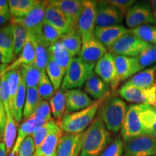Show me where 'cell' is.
Instances as JSON below:
<instances>
[{"instance_id":"obj_29","label":"cell","mask_w":156,"mask_h":156,"mask_svg":"<svg viewBox=\"0 0 156 156\" xmlns=\"http://www.w3.org/2000/svg\"><path fill=\"white\" fill-rule=\"evenodd\" d=\"M38 2V0H9L8 3L10 12V20L26 16Z\"/></svg>"},{"instance_id":"obj_50","label":"cell","mask_w":156,"mask_h":156,"mask_svg":"<svg viewBox=\"0 0 156 156\" xmlns=\"http://www.w3.org/2000/svg\"><path fill=\"white\" fill-rule=\"evenodd\" d=\"M7 148L4 142H0V156H7Z\"/></svg>"},{"instance_id":"obj_60","label":"cell","mask_w":156,"mask_h":156,"mask_svg":"<svg viewBox=\"0 0 156 156\" xmlns=\"http://www.w3.org/2000/svg\"><path fill=\"white\" fill-rule=\"evenodd\" d=\"M153 156H156V155H153Z\"/></svg>"},{"instance_id":"obj_52","label":"cell","mask_w":156,"mask_h":156,"mask_svg":"<svg viewBox=\"0 0 156 156\" xmlns=\"http://www.w3.org/2000/svg\"><path fill=\"white\" fill-rule=\"evenodd\" d=\"M8 22H10V20L0 14V26H5V25H7Z\"/></svg>"},{"instance_id":"obj_40","label":"cell","mask_w":156,"mask_h":156,"mask_svg":"<svg viewBox=\"0 0 156 156\" xmlns=\"http://www.w3.org/2000/svg\"><path fill=\"white\" fill-rule=\"evenodd\" d=\"M143 116L147 135L156 134V106L143 104Z\"/></svg>"},{"instance_id":"obj_56","label":"cell","mask_w":156,"mask_h":156,"mask_svg":"<svg viewBox=\"0 0 156 156\" xmlns=\"http://www.w3.org/2000/svg\"><path fill=\"white\" fill-rule=\"evenodd\" d=\"M0 64H9V62L7 59V58L4 57L2 54H0Z\"/></svg>"},{"instance_id":"obj_36","label":"cell","mask_w":156,"mask_h":156,"mask_svg":"<svg viewBox=\"0 0 156 156\" xmlns=\"http://www.w3.org/2000/svg\"><path fill=\"white\" fill-rule=\"evenodd\" d=\"M46 73L53 85L54 91H57L61 88L62 82L64 77V73L62 68L56 63L52 58L49 56V61L46 69Z\"/></svg>"},{"instance_id":"obj_12","label":"cell","mask_w":156,"mask_h":156,"mask_svg":"<svg viewBox=\"0 0 156 156\" xmlns=\"http://www.w3.org/2000/svg\"><path fill=\"white\" fill-rule=\"evenodd\" d=\"M94 73L110 85L111 89L115 90L119 85L117 75L114 55L110 52L105 54L95 64Z\"/></svg>"},{"instance_id":"obj_59","label":"cell","mask_w":156,"mask_h":156,"mask_svg":"<svg viewBox=\"0 0 156 156\" xmlns=\"http://www.w3.org/2000/svg\"><path fill=\"white\" fill-rule=\"evenodd\" d=\"M2 142V141H1V140H0V142Z\"/></svg>"},{"instance_id":"obj_21","label":"cell","mask_w":156,"mask_h":156,"mask_svg":"<svg viewBox=\"0 0 156 156\" xmlns=\"http://www.w3.org/2000/svg\"><path fill=\"white\" fill-rule=\"evenodd\" d=\"M111 87L95 73L90 76L85 84V92L95 100L99 101L106 98L110 94Z\"/></svg>"},{"instance_id":"obj_8","label":"cell","mask_w":156,"mask_h":156,"mask_svg":"<svg viewBox=\"0 0 156 156\" xmlns=\"http://www.w3.org/2000/svg\"><path fill=\"white\" fill-rule=\"evenodd\" d=\"M125 23L129 29L144 25L155 24L151 2L142 1L134 4L126 13Z\"/></svg>"},{"instance_id":"obj_44","label":"cell","mask_w":156,"mask_h":156,"mask_svg":"<svg viewBox=\"0 0 156 156\" xmlns=\"http://www.w3.org/2000/svg\"><path fill=\"white\" fill-rule=\"evenodd\" d=\"M124 145L122 136H116L105 148L100 156H124Z\"/></svg>"},{"instance_id":"obj_46","label":"cell","mask_w":156,"mask_h":156,"mask_svg":"<svg viewBox=\"0 0 156 156\" xmlns=\"http://www.w3.org/2000/svg\"><path fill=\"white\" fill-rule=\"evenodd\" d=\"M34 140L32 135L27 136L22 142L19 150V156H34L36 152Z\"/></svg>"},{"instance_id":"obj_35","label":"cell","mask_w":156,"mask_h":156,"mask_svg":"<svg viewBox=\"0 0 156 156\" xmlns=\"http://www.w3.org/2000/svg\"><path fill=\"white\" fill-rule=\"evenodd\" d=\"M129 33L140 40L153 46H156V26L153 25H144L129 29Z\"/></svg>"},{"instance_id":"obj_17","label":"cell","mask_w":156,"mask_h":156,"mask_svg":"<svg viewBox=\"0 0 156 156\" xmlns=\"http://www.w3.org/2000/svg\"><path fill=\"white\" fill-rule=\"evenodd\" d=\"M52 4L65 15L71 25L72 28L78 27L80 17L82 12V1L80 0H51Z\"/></svg>"},{"instance_id":"obj_26","label":"cell","mask_w":156,"mask_h":156,"mask_svg":"<svg viewBox=\"0 0 156 156\" xmlns=\"http://www.w3.org/2000/svg\"><path fill=\"white\" fill-rule=\"evenodd\" d=\"M48 52H49L50 57L53 58L65 74L74 57L64 48L60 41L50 46L48 48Z\"/></svg>"},{"instance_id":"obj_51","label":"cell","mask_w":156,"mask_h":156,"mask_svg":"<svg viewBox=\"0 0 156 156\" xmlns=\"http://www.w3.org/2000/svg\"><path fill=\"white\" fill-rule=\"evenodd\" d=\"M82 146H83V138H82L80 142H79L77 148H76V150L75 151V152H74V153L73 154V155H72V156H80V155Z\"/></svg>"},{"instance_id":"obj_28","label":"cell","mask_w":156,"mask_h":156,"mask_svg":"<svg viewBox=\"0 0 156 156\" xmlns=\"http://www.w3.org/2000/svg\"><path fill=\"white\" fill-rule=\"evenodd\" d=\"M83 132L62 135L57 147V156H72L83 138Z\"/></svg>"},{"instance_id":"obj_25","label":"cell","mask_w":156,"mask_h":156,"mask_svg":"<svg viewBox=\"0 0 156 156\" xmlns=\"http://www.w3.org/2000/svg\"><path fill=\"white\" fill-rule=\"evenodd\" d=\"M35 57H36V52H35L34 45L31 41L30 39L28 38V41L25 44L18 57L12 63L9 64L8 67L5 70V74L8 73L10 70L20 67L23 65H32V64H34Z\"/></svg>"},{"instance_id":"obj_9","label":"cell","mask_w":156,"mask_h":156,"mask_svg":"<svg viewBox=\"0 0 156 156\" xmlns=\"http://www.w3.org/2000/svg\"><path fill=\"white\" fill-rule=\"evenodd\" d=\"M124 156H153L156 145L153 136L143 135L124 142Z\"/></svg>"},{"instance_id":"obj_41","label":"cell","mask_w":156,"mask_h":156,"mask_svg":"<svg viewBox=\"0 0 156 156\" xmlns=\"http://www.w3.org/2000/svg\"><path fill=\"white\" fill-rule=\"evenodd\" d=\"M58 126V123L55 122V121L53 119L48 121L46 124H44L40 128H38L34 134H32L33 138H34L35 146L37 149L39 146L42 144V142L44 141V140L48 136L51 132Z\"/></svg>"},{"instance_id":"obj_30","label":"cell","mask_w":156,"mask_h":156,"mask_svg":"<svg viewBox=\"0 0 156 156\" xmlns=\"http://www.w3.org/2000/svg\"><path fill=\"white\" fill-rule=\"evenodd\" d=\"M7 77V87H8V93L9 96V106L12 114L14 110L15 101L16 98L17 92H18L20 85L21 80H22V72L21 67L16 68L12 70H10L8 73H5ZM13 116V115H12Z\"/></svg>"},{"instance_id":"obj_48","label":"cell","mask_w":156,"mask_h":156,"mask_svg":"<svg viewBox=\"0 0 156 156\" xmlns=\"http://www.w3.org/2000/svg\"><path fill=\"white\" fill-rule=\"evenodd\" d=\"M7 122V114H6L5 107H4L3 103L2 102L1 98H0V140L2 142L4 140V136H5Z\"/></svg>"},{"instance_id":"obj_14","label":"cell","mask_w":156,"mask_h":156,"mask_svg":"<svg viewBox=\"0 0 156 156\" xmlns=\"http://www.w3.org/2000/svg\"><path fill=\"white\" fill-rule=\"evenodd\" d=\"M48 1H38L26 16L22 18L10 20V23H20L28 29L29 34H33L44 22L45 13Z\"/></svg>"},{"instance_id":"obj_22","label":"cell","mask_w":156,"mask_h":156,"mask_svg":"<svg viewBox=\"0 0 156 156\" xmlns=\"http://www.w3.org/2000/svg\"><path fill=\"white\" fill-rule=\"evenodd\" d=\"M0 54L7 58L9 63H12L16 59L14 53L12 27L10 23L0 28Z\"/></svg>"},{"instance_id":"obj_53","label":"cell","mask_w":156,"mask_h":156,"mask_svg":"<svg viewBox=\"0 0 156 156\" xmlns=\"http://www.w3.org/2000/svg\"><path fill=\"white\" fill-rule=\"evenodd\" d=\"M19 150H20V147L17 145H14L12 150L9 153V156H19Z\"/></svg>"},{"instance_id":"obj_1","label":"cell","mask_w":156,"mask_h":156,"mask_svg":"<svg viewBox=\"0 0 156 156\" xmlns=\"http://www.w3.org/2000/svg\"><path fill=\"white\" fill-rule=\"evenodd\" d=\"M112 134L103 121L96 117L83 134V146L80 156H100L112 140Z\"/></svg>"},{"instance_id":"obj_24","label":"cell","mask_w":156,"mask_h":156,"mask_svg":"<svg viewBox=\"0 0 156 156\" xmlns=\"http://www.w3.org/2000/svg\"><path fill=\"white\" fill-rule=\"evenodd\" d=\"M126 83L143 88L154 86L156 84V65L140 72L129 78Z\"/></svg>"},{"instance_id":"obj_19","label":"cell","mask_w":156,"mask_h":156,"mask_svg":"<svg viewBox=\"0 0 156 156\" xmlns=\"http://www.w3.org/2000/svg\"><path fill=\"white\" fill-rule=\"evenodd\" d=\"M115 64L119 83L131 78L141 72L135 57L114 55Z\"/></svg>"},{"instance_id":"obj_45","label":"cell","mask_w":156,"mask_h":156,"mask_svg":"<svg viewBox=\"0 0 156 156\" xmlns=\"http://www.w3.org/2000/svg\"><path fill=\"white\" fill-rule=\"evenodd\" d=\"M51 114V110L49 103L46 101L42 100L36 107L31 118L40 119L48 122L52 119Z\"/></svg>"},{"instance_id":"obj_18","label":"cell","mask_w":156,"mask_h":156,"mask_svg":"<svg viewBox=\"0 0 156 156\" xmlns=\"http://www.w3.org/2000/svg\"><path fill=\"white\" fill-rule=\"evenodd\" d=\"M129 33L127 29L123 25L110 27H95L94 34L107 49L115 44L119 39Z\"/></svg>"},{"instance_id":"obj_10","label":"cell","mask_w":156,"mask_h":156,"mask_svg":"<svg viewBox=\"0 0 156 156\" xmlns=\"http://www.w3.org/2000/svg\"><path fill=\"white\" fill-rule=\"evenodd\" d=\"M124 15L106 1H97L95 27L122 25Z\"/></svg>"},{"instance_id":"obj_32","label":"cell","mask_w":156,"mask_h":156,"mask_svg":"<svg viewBox=\"0 0 156 156\" xmlns=\"http://www.w3.org/2000/svg\"><path fill=\"white\" fill-rule=\"evenodd\" d=\"M12 27L13 44L15 56H19L29 38V32L20 23H10Z\"/></svg>"},{"instance_id":"obj_15","label":"cell","mask_w":156,"mask_h":156,"mask_svg":"<svg viewBox=\"0 0 156 156\" xmlns=\"http://www.w3.org/2000/svg\"><path fill=\"white\" fill-rule=\"evenodd\" d=\"M44 21L59 31L62 36L73 30L65 15L57 7L49 3L48 1L46 8Z\"/></svg>"},{"instance_id":"obj_38","label":"cell","mask_w":156,"mask_h":156,"mask_svg":"<svg viewBox=\"0 0 156 156\" xmlns=\"http://www.w3.org/2000/svg\"><path fill=\"white\" fill-rule=\"evenodd\" d=\"M27 94V87L25 85V80L22 75V80H21L20 85L18 92H17L16 98L15 101L14 110H13V117H14L15 122L20 123L22 120L23 116V110H24V106Z\"/></svg>"},{"instance_id":"obj_6","label":"cell","mask_w":156,"mask_h":156,"mask_svg":"<svg viewBox=\"0 0 156 156\" xmlns=\"http://www.w3.org/2000/svg\"><path fill=\"white\" fill-rule=\"evenodd\" d=\"M151 46L129 33L119 39L108 51L114 55L137 57Z\"/></svg>"},{"instance_id":"obj_20","label":"cell","mask_w":156,"mask_h":156,"mask_svg":"<svg viewBox=\"0 0 156 156\" xmlns=\"http://www.w3.org/2000/svg\"><path fill=\"white\" fill-rule=\"evenodd\" d=\"M29 36L43 46L49 48L56 42L59 41L62 35L59 31L44 21L33 34H29Z\"/></svg>"},{"instance_id":"obj_49","label":"cell","mask_w":156,"mask_h":156,"mask_svg":"<svg viewBox=\"0 0 156 156\" xmlns=\"http://www.w3.org/2000/svg\"><path fill=\"white\" fill-rule=\"evenodd\" d=\"M0 14L10 20L9 6L7 0H0Z\"/></svg>"},{"instance_id":"obj_31","label":"cell","mask_w":156,"mask_h":156,"mask_svg":"<svg viewBox=\"0 0 156 156\" xmlns=\"http://www.w3.org/2000/svg\"><path fill=\"white\" fill-rule=\"evenodd\" d=\"M46 122H48L40 119L30 118L28 120H25V122H23L20 126L15 145L20 147L22 142L27 136L32 135L38 128L42 126Z\"/></svg>"},{"instance_id":"obj_39","label":"cell","mask_w":156,"mask_h":156,"mask_svg":"<svg viewBox=\"0 0 156 156\" xmlns=\"http://www.w3.org/2000/svg\"><path fill=\"white\" fill-rule=\"evenodd\" d=\"M31 41L34 45L35 52H36V57H35L34 64L37 68H38L41 71L44 73L46 72V67L49 61V52L48 48L43 46L40 43L36 41L34 38L29 36Z\"/></svg>"},{"instance_id":"obj_58","label":"cell","mask_w":156,"mask_h":156,"mask_svg":"<svg viewBox=\"0 0 156 156\" xmlns=\"http://www.w3.org/2000/svg\"><path fill=\"white\" fill-rule=\"evenodd\" d=\"M153 136L154 140H155V145H156V134H155V135Z\"/></svg>"},{"instance_id":"obj_55","label":"cell","mask_w":156,"mask_h":156,"mask_svg":"<svg viewBox=\"0 0 156 156\" xmlns=\"http://www.w3.org/2000/svg\"><path fill=\"white\" fill-rule=\"evenodd\" d=\"M9 64H0V79L5 74V72L7 67H8Z\"/></svg>"},{"instance_id":"obj_42","label":"cell","mask_w":156,"mask_h":156,"mask_svg":"<svg viewBox=\"0 0 156 156\" xmlns=\"http://www.w3.org/2000/svg\"><path fill=\"white\" fill-rule=\"evenodd\" d=\"M135 58L141 71L154 64H156V46L152 45L143 53Z\"/></svg>"},{"instance_id":"obj_33","label":"cell","mask_w":156,"mask_h":156,"mask_svg":"<svg viewBox=\"0 0 156 156\" xmlns=\"http://www.w3.org/2000/svg\"><path fill=\"white\" fill-rule=\"evenodd\" d=\"M42 100L43 99L41 98L38 93V87L27 88L26 98L23 110V117L25 120L31 118L36 107Z\"/></svg>"},{"instance_id":"obj_37","label":"cell","mask_w":156,"mask_h":156,"mask_svg":"<svg viewBox=\"0 0 156 156\" xmlns=\"http://www.w3.org/2000/svg\"><path fill=\"white\" fill-rule=\"evenodd\" d=\"M21 67L22 75L24 79L27 88L38 87L43 72L37 68L35 64L23 65Z\"/></svg>"},{"instance_id":"obj_23","label":"cell","mask_w":156,"mask_h":156,"mask_svg":"<svg viewBox=\"0 0 156 156\" xmlns=\"http://www.w3.org/2000/svg\"><path fill=\"white\" fill-rule=\"evenodd\" d=\"M62 136V130L59 126L53 130L42 144L36 150L34 156H48L57 151L58 142Z\"/></svg>"},{"instance_id":"obj_7","label":"cell","mask_w":156,"mask_h":156,"mask_svg":"<svg viewBox=\"0 0 156 156\" xmlns=\"http://www.w3.org/2000/svg\"><path fill=\"white\" fill-rule=\"evenodd\" d=\"M124 100L134 104H148L156 106V84L149 88H143L125 83L119 90Z\"/></svg>"},{"instance_id":"obj_5","label":"cell","mask_w":156,"mask_h":156,"mask_svg":"<svg viewBox=\"0 0 156 156\" xmlns=\"http://www.w3.org/2000/svg\"><path fill=\"white\" fill-rule=\"evenodd\" d=\"M143 135H147L143 116V104L129 105L121 129V136L124 143Z\"/></svg>"},{"instance_id":"obj_43","label":"cell","mask_w":156,"mask_h":156,"mask_svg":"<svg viewBox=\"0 0 156 156\" xmlns=\"http://www.w3.org/2000/svg\"><path fill=\"white\" fill-rule=\"evenodd\" d=\"M38 90L41 98L43 100L46 101H50V99L51 98L55 93L53 85L46 75V72L42 74L41 78V80L38 84Z\"/></svg>"},{"instance_id":"obj_27","label":"cell","mask_w":156,"mask_h":156,"mask_svg":"<svg viewBox=\"0 0 156 156\" xmlns=\"http://www.w3.org/2000/svg\"><path fill=\"white\" fill-rule=\"evenodd\" d=\"M60 41L73 57L79 55L82 48V35L78 27L63 35Z\"/></svg>"},{"instance_id":"obj_11","label":"cell","mask_w":156,"mask_h":156,"mask_svg":"<svg viewBox=\"0 0 156 156\" xmlns=\"http://www.w3.org/2000/svg\"><path fill=\"white\" fill-rule=\"evenodd\" d=\"M108 52L107 48L95 34L82 37V48L78 56L83 61L90 64H96Z\"/></svg>"},{"instance_id":"obj_47","label":"cell","mask_w":156,"mask_h":156,"mask_svg":"<svg viewBox=\"0 0 156 156\" xmlns=\"http://www.w3.org/2000/svg\"><path fill=\"white\" fill-rule=\"evenodd\" d=\"M107 2L116 7L124 16H126L128 11L136 2L135 0H107Z\"/></svg>"},{"instance_id":"obj_54","label":"cell","mask_w":156,"mask_h":156,"mask_svg":"<svg viewBox=\"0 0 156 156\" xmlns=\"http://www.w3.org/2000/svg\"><path fill=\"white\" fill-rule=\"evenodd\" d=\"M151 5L152 7V11H153V17L156 23V0H152V1H151Z\"/></svg>"},{"instance_id":"obj_34","label":"cell","mask_w":156,"mask_h":156,"mask_svg":"<svg viewBox=\"0 0 156 156\" xmlns=\"http://www.w3.org/2000/svg\"><path fill=\"white\" fill-rule=\"evenodd\" d=\"M49 105L51 114L58 122L66 112V95L65 91L62 89L58 90L54 93L53 96L49 101Z\"/></svg>"},{"instance_id":"obj_2","label":"cell","mask_w":156,"mask_h":156,"mask_svg":"<svg viewBox=\"0 0 156 156\" xmlns=\"http://www.w3.org/2000/svg\"><path fill=\"white\" fill-rule=\"evenodd\" d=\"M106 98L95 101L92 106L84 108L83 110L73 113H65L62 116L61 120L58 122L62 132L66 134L83 133L95 119L98 111Z\"/></svg>"},{"instance_id":"obj_4","label":"cell","mask_w":156,"mask_h":156,"mask_svg":"<svg viewBox=\"0 0 156 156\" xmlns=\"http://www.w3.org/2000/svg\"><path fill=\"white\" fill-rule=\"evenodd\" d=\"M95 64L85 62L79 56L74 57L64 75L61 88L62 90L80 88L94 73Z\"/></svg>"},{"instance_id":"obj_57","label":"cell","mask_w":156,"mask_h":156,"mask_svg":"<svg viewBox=\"0 0 156 156\" xmlns=\"http://www.w3.org/2000/svg\"><path fill=\"white\" fill-rule=\"evenodd\" d=\"M48 156H57V151H56L55 153H54L53 154H52V155H48Z\"/></svg>"},{"instance_id":"obj_16","label":"cell","mask_w":156,"mask_h":156,"mask_svg":"<svg viewBox=\"0 0 156 156\" xmlns=\"http://www.w3.org/2000/svg\"><path fill=\"white\" fill-rule=\"evenodd\" d=\"M66 112L73 113L92 106L95 102L82 90L73 89L65 91Z\"/></svg>"},{"instance_id":"obj_3","label":"cell","mask_w":156,"mask_h":156,"mask_svg":"<svg viewBox=\"0 0 156 156\" xmlns=\"http://www.w3.org/2000/svg\"><path fill=\"white\" fill-rule=\"evenodd\" d=\"M127 108L123 99L118 96H113L106 99L101 105L98 116L109 132L117 133L122 129Z\"/></svg>"},{"instance_id":"obj_13","label":"cell","mask_w":156,"mask_h":156,"mask_svg":"<svg viewBox=\"0 0 156 156\" xmlns=\"http://www.w3.org/2000/svg\"><path fill=\"white\" fill-rule=\"evenodd\" d=\"M82 12L78 22V28L82 37H86L94 34L96 19L97 1L82 0Z\"/></svg>"}]
</instances>
